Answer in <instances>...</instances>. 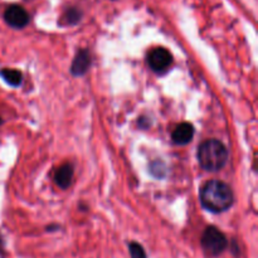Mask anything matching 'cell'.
Masks as SVG:
<instances>
[{"label":"cell","instance_id":"cell-5","mask_svg":"<svg viewBox=\"0 0 258 258\" xmlns=\"http://www.w3.org/2000/svg\"><path fill=\"white\" fill-rule=\"evenodd\" d=\"M4 20L9 27L14 28V29H22V28L27 27V24L29 23V14L20 5H10L5 10Z\"/></svg>","mask_w":258,"mask_h":258},{"label":"cell","instance_id":"cell-14","mask_svg":"<svg viewBox=\"0 0 258 258\" xmlns=\"http://www.w3.org/2000/svg\"><path fill=\"white\" fill-rule=\"evenodd\" d=\"M45 229H47L48 232H53V231H54V229H58V226H50V227H47V228H45Z\"/></svg>","mask_w":258,"mask_h":258},{"label":"cell","instance_id":"cell-13","mask_svg":"<svg viewBox=\"0 0 258 258\" xmlns=\"http://www.w3.org/2000/svg\"><path fill=\"white\" fill-rule=\"evenodd\" d=\"M151 123H153V120L150 117H148V116H141L138 120V126L140 128H143V130H148L151 126Z\"/></svg>","mask_w":258,"mask_h":258},{"label":"cell","instance_id":"cell-10","mask_svg":"<svg viewBox=\"0 0 258 258\" xmlns=\"http://www.w3.org/2000/svg\"><path fill=\"white\" fill-rule=\"evenodd\" d=\"M81 19H82V12L78 8H70L63 15V20L68 25L77 24V23H80Z\"/></svg>","mask_w":258,"mask_h":258},{"label":"cell","instance_id":"cell-12","mask_svg":"<svg viewBox=\"0 0 258 258\" xmlns=\"http://www.w3.org/2000/svg\"><path fill=\"white\" fill-rule=\"evenodd\" d=\"M128 251H130L131 258H148L144 247L138 242H131L128 243Z\"/></svg>","mask_w":258,"mask_h":258},{"label":"cell","instance_id":"cell-4","mask_svg":"<svg viewBox=\"0 0 258 258\" xmlns=\"http://www.w3.org/2000/svg\"><path fill=\"white\" fill-rule=\"evenodd\" d=\"M173 62V55L165 48H155L148 55V63L150 68L155 72H164L170 67Z\"/></svg>","mask_w":258,"mask_h":258},{"label":"cell","instance_id":"cell-6","mask_svg":"<svg viewBox=\"0 0 258 258\" xmlns=\"http://www.w3.org/2000/svg\"><path fill=\"white\" fill-rule=\"evenodd\" d=\"M91 66V54L88 49H80L75 55L72 66H71V72L76 77L86 75L87 71L90 70Z\"/></svg>","mask_w":258,"mask_h":258},{"label":"cell","instance_id":"cell-11","mask_svg":"<svg viewBox=\"0 0 258 258\" xmlns=\"http://www.w3.org/2000/svg\"><path fill=\"white\" fill-rule=\"evenodd\" d=\"M150 173L158 179L165 178L166 173H168V168H166V165L163 163V161L156 160L150 164Z\"/></svg>","mask_w":258,"mask_h":258},{"label":"cell","instance_id":"cell-1","mask_svg":"<svg viewBox=\"0 0 258 258\" xmlns=\"http://www.w3.org/2000/svg\"><path fill=\"white\" fill-rule=\"evenodd\" d=\"M233 191L221 180H211L202 188V206L213 213L228 211L233 204Z\"/></svg>","mask_w":258,"mask_h":258},{"label":"cell","instance_id":"cell-2","mask_svg":"<svg viewBox=\"0 0 258 258\" xmlns=\"http://www.w3.org/2000/svg\"><path fill=\"white\" fill-rule=\"evenodd\" d=\"M198 161L207 171H218L224 168L228 160V150L222 141L212 139L199 146Z\"/></svg>","mask_w":258,"mask_h":258},{"label":"cell","instance_id":"cell-7","mask_svg":"<svg viewBox=\"0 0 258 258\" xmlns=\"http://www.w3.org/2000/svg\"><path fill=\"white\" fill-rule=\"evenodd\" d=\"M194 136V127L191 123L189 122H183L180 125H178L175 127V130L173 131V135H171V139H173L174 144L176 145H186L191 141Z\"/></svg>","mask_w":258,"mask_h":258},{"label":"cell","instance_id":"cell-8","mask_svg":"<svg viewBox=\"0 0 258 258\" xmlns=\"http://www.w3.org/2000/svg\"><path fill=\"white\" fill-rule=\"evenodd\" d=\"M73 173H75V169H73L72 164H63L62 166H59L57 169V171L54 174L55 184L60 189H68L71 186V184H72Z\"/></svg>","mask_w":258,"mask_h":258},{"label":"cell","instance_id":"cell-9","mask_svg":"<svg viewBox=\"0 0 258 258\" xmlns=\"http://www.w3.org/2000/svg\"><path fill=\"white\" fill-rule=\"evenodd\" d=\"M0 77L7 82L8 85L12 87H19L22 85L23 75L19 70H14V68H3L0 70Z\"/></svg>","mask_w":258,"mask_h":258},{"label":"cell","instance_id":"cell-15","mask_svg":"<svg viewBox=\"0 0 258 258\" xmlns=\"http://www.w3.org/2000/svg\"><path fill=\"white\" fill-rule=\"evenodd\" d=\"M3 122H4V121H3V118H2V117H0V126H2V125H3Z\"/></svg>","mask_w":258,"mask_h":258},{"label":"cell","instance_id":"cell-3","mask_svg":"<svg viewBox=\"0 0 258 258\" xmlns=\"http://www.w3.org/2000/svg\"><path fill=\"white\" fill-rule=\"evenodd\" d=\"M202 247L211 257H218L228 248V239L226 234L217 227L209 226L207 227L202 237Z\"/></svg>","mask_w":258,"mask_h":258}]
</instances>
